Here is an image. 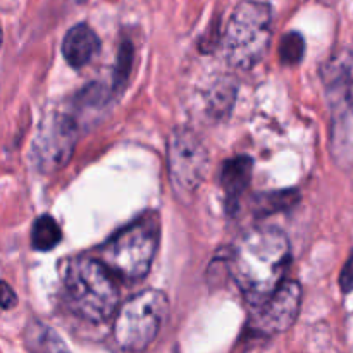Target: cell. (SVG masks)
<instances>
[{
  "instance_id": "15",
  "label": "cell",
  "mask_w": 353,
  "mask_h": 353,
  "mask_svg": "<svg viewBox=\"0 0 353 353\" xmlns=\"http://www.w3.org/2000/svg\"><path fill=\"white\" fill-rule=\"evenodd\" d=\"M233 83H230L228 79L226 81H217V85L209 93V112L216 117L226 116L231 107H233Z\"/></svg>"
},
{
  "instance_id": "6",
  "label": "cell",
  "mask_w": 353,
  "mask_h": 353,
  "mask_svg": "<svg viewBox=\"0 0 353 353\" xmlns=\"http://www.w3.org/2000/svg\"><path fill=\"white\" fill-rule=\"evenodd\" d=\"M169 310V300L159 290L131 296L114 319V340L126 352H143L157 338Z\"/></svg>"
},
{
  "instance_id": "17",
  "label": "cell",
  "mask_w": 353,
  "mask_h": 353,
  "mask_svg": "<svg viewBox=\"0 0 353 353\" xmlns=\"http://www.w3.org/2000/svg\"><path fill=\"white\" fill-rule=\"evenodd\" d=\"M131 62H133V45L130 41H124L119 48V59H117V69H116V86L124 83L126 76L130 74Z\"/></svg>"
},
{
  "instance_id": "16",
  "label": "cell",
  "mask_w": 353,
  "mask_h": 353,
  "mask_svg": "<svg viewBox=\"0 0 353 353\" xmlns=\"http://www.w3.org/2000/svg\"><path fill=\"white\" fill-rule=\"evenodd\" d=\"M300 200V195L295 190H283L278 193H269L264 196V202L261 203L262 209L268 212H278V210H285L288 207H293Z\"/></svg>"
},
{
  "instance_id": "4",
  "label": "cell",
  "mask_w": 353,
  "mask_h": 353,
  "mask_svg": "<svg viewBox=\"0 0 353 353\" xmlns=\"http://www.w3.org/2000/svg\"><path fill=\"white\" fill-rule=\"evenodd\" d=\"M272 37V7L243 0L234 7L224 31V57L238 69H252L264 59Z\"/></svg>"
},
{
  "instance_id": "20",
  "label": "cell",
  "mask_w": 353,
  "mask_h": 353,
  "mask_svg": "<svg viewBox=\"0 0 353 353\" xmlns=\"http://www.w3.org/2000/svg\"><path fill=\"white\" fill-rule=\"evenodd\" d=\"M2 40H3V31H2V24H0V47H2Z\"/></svg>"
},
{
  "instance_id": "11",
  "label": "cell",
  "mask_w": 353,
  "mask_h": 353,
  "mask_svg": "<svg viewBox=\"0 0 353 353\" xmlns=\"http://www.w3.org/2000/svg\"><path fill=\"white\" fill-rule=\"evenodd\" d=\"M252 168H254V162L247 155H240V157L224 162L223 172H221V186H223L226 205L231 212H234L241 195L250 185Z\"/></svg>"
},
{
  "instance_id": "7",
  "label": "cell",
  "mask_w": 353,
  "mask_h": 353,
  "mask_svg": "<svg viewBox=\"0 0 353 353\" xmlns=\"http://www.w3.org/2000/svg\"><path fill=\"white\" fill-rule=\"evenodd\" d=\"M168 165L171 181L179 192L192 193L205 181L210 159L195 131L176 128L168 140Z\"/></svg>"
},
{
  "instance_id": "2",
  "label": "cell",
  "mask_w": 353,
  "mask_h": 353,
  "mask_svg": "<svg viewBox=\"0 0 353 353\" xmlns=\"http://www.w3.org/2000/svg\"><path fill=\"white\" fill-rule=\"evenodd\" d=\"M64 293L69 309L81 319L102 324L119 305L117 281L99 259H74L64 272Z\"/></svg>"
},
{
  "instance_id": "3",
  "label": "cell",
  "mask_w": 353,
  "mask_h": 353,
  "mask_svg": "<svg viewBox=\"0 0 353 353\" xmlns=\"http://www.w3.org/2000/svg\"><path fill=\"white\" fill-rule=\"evenodd\" d=\"M161 223L150 214L114 234L100 250V259L107 271L128 283L141 281L148 274L159 250Z\"/></svg>"
},
{
  "instance_id": "1",
  "label": "cell",
  "mask_w": 353,
  "mask_h": 353,
  "mask_svg": "<svg viewBox=\"0 0 353 353\" xmlns=\"http://www.w3.org/2000/svg\"><path fill=\"white\" fill-rule=\"evenodd\" d=\"M292 259L286 234L272 226L247 231L231 252V276L255 305L268 300L285 281Z\"/></svg>"
},
{
  "instance_id": "14",
  "label": "cell",
  "mask_w": 353,
  "mask_h": 353,
  "mask_svg": "<svg viewBox=\"0 0 353 353\" xmlns=\"http://www.w3.org/2000/svg\"><path fill=\"white\" fill-rule=\"evenodd\" d=\"M279 61L283 65H299L305 55V40L299 31H290L279 41Z\"/></svg>"
},
{
  "instance_id": "19",
  "label": "cell",
  "mask_w": 353,
  "mask_h": 353,
  "mask_svg": "<svg viewBox=\"0 0 353 353\" xmlns=\"http://www.w3.org/2000/svg\"><path fill=\"white\" fill-rule=\"evenodd\" d=\"M17 305V295L6 281H0V309L9 310Z\"/></svg>"
},
{
  "instance_id": "9",
  "label": "cell",
  "mask_w": 353,
  "mask_h": 353,
  "mask_svg": "<svg viewBox=\"0 0 353 353\" xmlns=\"http://www.w3.org/2000/svg\"><path fill=\"white\" fill-rule=\"evenodd\" d=\"M302 307V286L296 281H283L268 300L257 305L252 327L259 334L274 336L285 333L295 324Z\"/></svg>"
},
{
  "instance_id": "13",
  "label": "cell",
  "mask_w": 353,
  "mask_h": 353,
  "mask_svg": "<svg viewBox=\"0 0 353 353\" xmlns=\"http://www.w3.org/2000/svg\"><path fill=\"white\" fill-rule=\"evenodd\" d=\"M62 240V233L54 217L41 216L31 228V245L38 252H48L57 247Z\"/></svg>"
},
{
  "instance_id": "18",
  "label": "cell",
  "mask_w": 353,
  "mask_h": 353,
  "mask_svg": "<svg viewBox=\"0 0 353 353\" xmlns=\"http://www.w3.org/2000/svg\"><path fill=\"white\" fill-rule=\"evenodd\" d=\"M338 283H340L341 293H345V295L353 292V252L350 254V257L347 259V262H345L343 269H341Z\"/></svg>"
},
{
  "instance_id": "5",
  "label": "cell",
  "mask_w": 353,
  "mask_h": 353,
  "mask_svg": "<svg viewBox=\"0 0 353 353\" xmlns=\"http://www.w3.org/2000/svg\"><path fill=\"white\" fill-rule=\"evenodd\" d=\"M353 62L334 57L321 69L331 102L330 150L340 169H353Z\"/></svg>"
},
{
  "instance_id": "8",
  "label": "cell",
  "mask_w": 353,
  "mask_h": 353,
  "mask_svg": "<svg viewBox=\"0 0 353 353\" xmlns=\"http://www.w3.org/2000/svg\"><path fill=\"white\" fill-rule=\"evenodd\" d=\"M78 124L64 112H50L37 131L33 141V161L43 174L61 171L74 154Z\"/></svg>"
},
{
  "instance_id": "12",
  "label": "cell",
  "mask_w": 353,
  "mask_h": 353,
  "mask_svg": "<svg viewBox=\"0 0 353 353\" xmlns=\"http://www.w3.org/2000/svg\"><path fill=\"white\" fill-rule=\"evenodd\" d=\"M24 341L31 353H71L64 340L40 321H31L28 324L24 331Z\"/></svg>"
},
{
  "instance_id": "10",
  "label": "cell",
  "mask_w": 353,
  "mask_h": 353,
  "mask_svg": "<svg viewBox=\"0 0 353 353\" xmlns=\"http://www.w3.org/2000/svg\"><path fill=\"white\" fill-rule=\"evenodd\" d=\"M100 52V38L86 23L74 24L62 40V55L71 68L81 69Z\"/></svg>"
}]
</instances>
